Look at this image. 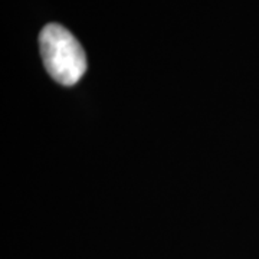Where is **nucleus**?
I'll return each instance as SVG.
<instances>
[{
	"label": "nucleus",
	"instance_id": "1",
	"mask_svg": "<svg viewBox=\"0 0 259 259\" xmlns=\"http://www.w3.org/2000/svg\"><path fill=\"white\" fill-rule=\"evenodd\" d=\"M42 61L56 82L74 85L87 71V56L78 39L64 26L49 23L39 35Z\"/></svg>",
	"mask_w": 259,
	"mask_h": 259
}]
</instances>
